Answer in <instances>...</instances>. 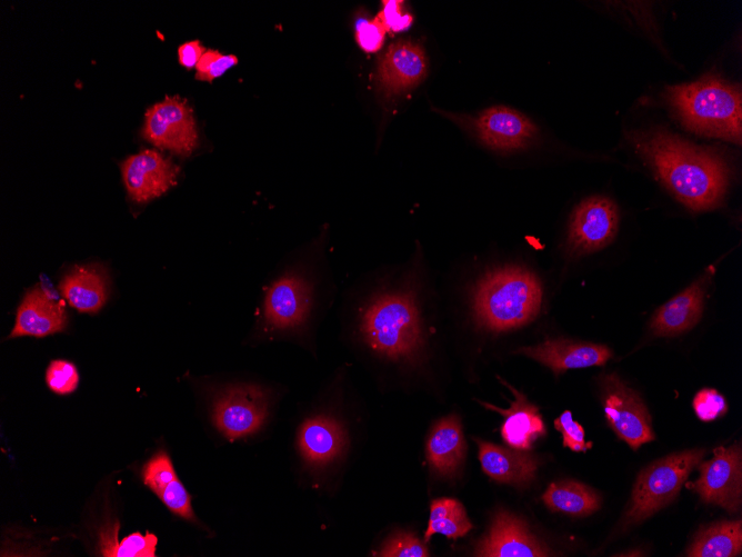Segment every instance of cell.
Wrapping results in <instances>:
<instances>
[{"mask_svg":"<svg viewBox=\"0 0 742 557\" xmlns=\"http://www.w3.org/2000/svg\"><path fill=\"white\" fill-rule=\"evenodd\" d=\"M361 286L364 295L358 311V331L363 345L384 361L417 368L427 348L421 301L431 286L428 271L414 258L375 271Z\"/></svg>","mask_w":742,"mask_h":557,"instance_id":"obj_1","label":"cell"},{"mask_svg":"<svg viewBox=\"0 0 742 557\" xmlns=\"http://www.w3.org/2000/svg\"><path fill=\"white\" fill-rule=\"evenodd\" d=\"M631 139L641 157L684 206L694 211L720 206L730 171L718 152L662 129L634 132Z\"/></svg>","mask_w":742,"mask_h":557,"instance_id":"obj_2","label":"cell"},{"mask_svg":"<svg viewBox=\"0 0 742 557\" xmlns=\"http://www.w3.org/2000/svg\"><path fill=\"white\" fill-rule=\"evenodd\" d=\"M334 288L317 251H304L273 270L263 288L261 320L271 334H297L309 324L321 297Z\"/></svg>","mask_w":742,"mask_h":557,"instance_id":"obj_3","label":"cell"},{"mask_svg":"<svg viewBox=\"0 0 742 557\" xmlns=\"http://www.w3.org/2000/svg\"><path fill=\"white\" fill-rule=\"evenodd\" d=\"M477 326L503 332L528 325L539 315L543 289L540 279L521 266H504L482 273L470 287Z\"/></svg>","mask_w":742,"mask_h":557,"instance_id":"obj_4","label":"cell"},{"mask_svg":"<svg viewBox=\"0 0 742 557\" xmlns=\"http://www.w3.org/2000/svg\"><path fill=\"white\" fill-rule=\"evenodd\" d=\"M664 95L686 129L741 145L742 98L735 86L708 74L694 82L669 86Z\"/></svg>","mask_w":742,"mask_h":557,"instance_id":"obj_5","label":"cell"},{"mask_svg":"<svg viewBox=\"0 0 742 557\" xmlns=\"http://www.w3.org/2000/svg\"><path fill=\"white\" fill-rule=\"evenodd\" d=\"M705 449H688L668 455L638 476L624 521L638 524L670 504L679 494L688 476L698 466Z\"/></svg>","mask_w":742,"mask_h":557,"instance_id":"obj_6","label":"cell"},{"mask_svg":"<svg viewBox=\"0 0 742 557\" xmlns=\"http://www.w3.org/2000/svg\"><path fill=\"white\" fill-rule=\"evenodd\" d=\"M269 408L268 390L254 384H237L220 390L212 408L219 431L230 441L258 431Z\"/></svg>","mask_w":742,"mask_h":557,"instance_id":"obj_7","label":"cell"},{"mask_svg":"<svg viewBox=\"0 0 742 557\" xmlns=\"http://www.w3.org/2000/svg\"><path fill=\"white\" fill-rule=\"evenodd\" d=\"M601 397L609 425L632 449L655 438L644 402L616 375L602 376Z\"/></svg>","mask_w":742,"mask_h":557,"instance_id":"obj_8","label":"cell"},{"mask_svg":"<svg viewBox=\"0 0 742 557\" xmlns=\"http://www.w3.org/2000/svg\"><path fill=\"white\" fill-rule=\"evenodd\" d=\"M141 136L158 148L189 156L198 145L191 107L177 96L154 103L146 111Z\"/></svg>","mask_w":742,"mask_h":557,"instance_id":"obj_9","label":"cell"},{"mask_svg":"<svg viewBox=\"0 0 742 557\" xmlns=\"http://www.w3.org/2000/svg\"><path fill=\"white\" fill-rule=\"evenodd\" d=\"M710 460L699 462L700 477L694 488L706 504H713L729 513L738 511L742 496V454L740 442L718 447Z\"/></svg>","mask_w":742,"mask_h":557,"instance_id":"obj_10","label":"cell"},{"mask_svg":"<svg viewBox=\"0 0 742 557\" xmlns=\"http://www.w3.org/2000/svg\"><path fill=\"white\" fill-rule=\"evenodd\" d=\"M618 227L619 212L614 202L602 196L589 197L571 215L568 250L574 256L600 250L613 240Z\"/></svg>","mask_w":742,"mask_h":557,"instance_id":"obj_11","label":"cell"},{"mask_svg":"<svg viewBox=\"0 0 742 557\" xmlns=\"http://www.w3.org/2000/svg\"><path fill=\"white\" fill-rule=\"evenodd\" d=\"M477 135L487 147L498 151H512L529 146L538 133L535 125L521 112L494 106L475 118L459 120Z\"/></svg>","mask_w":742,"mask_h":557,"instance_id":"obj_12","label":"cell"},{"mask_svg":"<svg viewBox=\"0 0 742 557\" xmlns=\"http://www.w3.org/2000/svg\"><path fill=\"white\" fill-rule=\"evenodd\" d=\"M129 197L136 202L150 201L177 183L179 167L156 150L144 149L121 163Z\"/></svg>","mask_w":742,"mask_h":557,"instance_id":"obj_13","label":"cell"},{"mask_svg":"<svg viewBox=\"0 0 742 557\" xmlns=\"http://www.w3.org/2000/svg\"><path fill=\"white\" fill-rule=\"evenodd\" d=\"M474 556L544 557L550 550L529 529L524 520L507 510L495 513L487 535L478 543Z\"/></svg>","mask_w":742,"mask_h":557,"instance_id":"obj_14","label":"cell"},{"mask_svg":"<svg viewBox=\"0 0 742 557\" xmlns=\"http://www.w3.org/2000/svg\"><path fill=\"white\" fill-rule=\"evenodd\" d=\"M515 352L537 360L550 368L555 376L568 369L602 366L612 356L610 348L604 345L564 338H549L535 346L522 347Z\"/></svg>","mask_w":742,"mask_h":557,"instance_id":"obj_15","label":"cell"},{"mask_svg":"<svg viewBox=\"0 0 742 557\" xmlns=\"http://www.w3.org/2000/svg\"><path fill=\"white\" fill-rule=\"evenodd\" d=\"M427 58L412 41H395L389 46L379 64V83L387 97L414 88L425 76Z\"/></svg>","mask_w":742,"mask_h":557,"instance_id":"obj_16","label":"cell"},{"mask_svg":"<svg viewBox=\"0 0 742 557\" xmlns=\"http://www.w3.org/2000/svg\"><path fill=\"white\" fill-rule=\"evenodd\" d=\"M66 326L63 302L36 286L26 294L18 307L16 324L9 337H44L62 331Z\"/></svg>","mask_w":742,"mask_h":557,"instance_id":"obj_17","label":"cell"},{"mask_svg":"<svg viewBox=\"0 0 742 557\" xmlns=\"http://www.w3.org/2000/svg\"><path fill=\"white\" fill-rule=\"evenodd\" d=\"M347 436L338 420L317 415L304 420L298 432V446L303 459L313 467H323L344 450Z\"/></svg>","mask_w":742,"mask_h":557,"instance_id":"obj_18","label":"cell"},{"mask_svg":"<svg viewBox=\"0 0 742 557\" xmlns=\"http://www.w3.org/2000/svg\"><path fill=\"white\" fill-rule=\"evenodd\" d=\"M514 395V400L509 409H501L491 404L481 402L485 408L500 412L503 417L501 435L503 440L519 450H528L541 436L545 435V427L539 408L531 404L524 394L518 391L512 385L499 377Z\"/></svg>","mask_w":742,"mask_h":557,"instance_id":"obj_19","label":"cell"},{"mask_svg":"<svg viewBox=\"0 0 742 557\" xmlns=\"http://www.w3.org/2000/svg\"><path fill=\"white\" fill-rule=\"evenodd\" d=\"M710 276L693 282L685 290L662 305L651 320L656 336H676L692 328L701 318L705 284Z\"/></svg>","mask_w":742,"mask_h":557,"instance_id":"obj_20","label":"cell"},{"mask_svg":"<svg viewBox=\"0 0 742 557\" xmlns=\"http://www.w3.org/2000/svg\"><path fill=\"white\" fill-rule=\"evenodd\" d=\"M108 275L99 263L74 266L61 279L60 291L80 312H97L108 297Z\"/></svg>","mask_w":742,"mask_h":557,"instance_id":"obj_21","label":"cell"},{"mask_svg":"<svg viewBox=\"0 0 742 557\" xmlns=\"http://www.w3.org/2000/svg\"><path fill=\"white\" fill-rule=\"evenodd\" d=\"M142 479L173 514L187 520H195L191 496L179 480L168 454H156L144 465Z\"/></svg>","mask_w":742,"mask_h":557,"instance_id":"obj_22","label":"cell"},{"mask_svg":"<svg viewBox=\"0 0 742 557\" xmlns=\"http://www.w3.org/2000/svg\"><path fill=\"white\" fill-rule=\"evenodd\" d=\"M475 441L482 469L489 477L515 486L528 485L534 478L538 460L533 456L481 439Z\"/></svg>","mask_w":742,"mask_h":557,"instance_id":"obj_23","label":"cell"},{"mask_svg":"<svg viewBox=\"0 0 742 557\" xmlns=\"http://www.w3.org/2000/svg\"><path fill=\"white\" fill-rule=\"evenodd\" d=\"M465 442L458 415L440 419L427 441V457L431 469L441 476H453L462 465Z\"/></svg>","mask_w":742,"mask_h":557,"instance_id":"obj_24","label":"cell"},{"mask_svg":"<svg viewBox=\"0 0 742 557\" xmlns=\"http://www.w3.org/2000/svg\"><path fill=\"white\" fill-rule=\"evenodd\" d=\"M742 551V521L721 520L701 528L686 550L689 557H733Z\"/></svg>","mask_w":742,"mask_h":557,"instance_id":"obj_25","label":"cell"},{"mask_svg":"<svg viewBox=\"0 0 742 557\" xmlns=\"http://www.w3.org/2000/svg\"><path fill=\"white\" fill-rule=\"evenodd\" d=\"M542 499L552 511L572 516H588L600 507L599 495L586 485L575 480L551 483Z\"/></svg>","mask_w":742,"mask_h":557,"instance_id":"obj_26","label":"cell"},{"mask_svg":"<svg viewBox=\"0 0 742 557\" xmlns=\"http://www.w3.org/2000/svg\"><path fill=\"white\" fill-rule=\"evenodd\" d=\"M471 528L472 524L460 501L451 498L435 499L431 503L424 541H428L434 534L455 539L464 536Z\"/></svg>","mask_w":742,"mask_h":557,"instance_id":"obj_27","label":"cell"},{"mask_svg":"<svg viewBox=\"0 0 742 557\" xmlns=\"http://www.w3.org/2000/svg\"><path fill=\"white\" fill-rule=\"evenodd\" d=\"M118 525L107 527L100 534L99 547L102 556L106 557H154L158 543L153 534L132 533L117 540Z\"/></svg>","mask_w":742,"mask_h":557,"instance_id":"obj_28","label":"cell"},{"mask_svg":"<svg viewBox=\"0 0 742 557\" xmlns=\"http://www.w3.org/2000/svg\"><path fill=\"white\" fill-rule=\"evenodd\" d=\"M380 557H428L427 546L413 534L399 531L390 536L378 551Z\"/></svg>","mask_w":742,"mask_h":557,"instance_id":"obj_29","label":"cell"},{"mask_svg":"<svg viewBox=\"0 0 742 557\" xmlns=\"http://www.w3.org/2000/svg\"><path fill=\"white\" fill-rule=\"evenodd\" d=\"M48 387L58 395L72 392L79 384V374L73 364L57 359L49 364L46 372Z\"/></svg>","mask_w":742,"mask_h":557,"instance_id":"obj_30","label":"cell"},{"mask_svg":"<svg viewBox=\"0 0 742 557\" xmlns=\"http://www.w3.org/2000/svg\"><path fill=\"white\" fill-rule=\"evenodd\" d=\"M238 63L234 54H223L214 49H207L195 66V79L211 82Z\"/></svg>","mask_w":742,"mask_h":557,"instance_id":"obj_31","label":"cell"},{"mask_svg":"<svg viewBox=\"0 0 742 557\" xmlns=\"http://www.w3.org/2000/svg\"><path fill=\"white\" fill-rule=\"evenodd\" d=\"M693 409L702 421H712L728 410L724 397L715 389L703 388L693 398Z\"/></svg>","mask_w":742,"mask_h":557,"instance_id":"obj_32","label":"cell"},{"mask_svg":"<svg viewBox=\"0 0 742 557\" xmlns=\"http://www.w3.org/2000/svg\"><path fill=\"white\" fill-rule=\"evenodd\" d=\"M554 427L563 436V446L573 451H585L591 444L585 442L583 427L573 420L571 411L565 410L554 420Z\"/></svg>","mask_w":742,"mask_h":557,"instance_id":"obj_33","label":"cell"},{"mask_svg":"<svg viewBox=\"0 0 742 557\" xmlns=\"http://www.w3.org/2000/svg\"><path fill=\"white\" fill-rule=\"evenodd\" d=\"M385 31L377 18L374 20H362L357 24V41L367 52L378 51L383 43Z\"/></svg>","mask_w":742,"mask_h":557,"instance_id":"obj_34","label":"cell"},{"mask_svg":"<svg viewBox=\"0 0 742 557\" xmlns=\"http://www.w3.org/2000/svg\"><path fill=\"white\" fill-rule=\"evenodd\" d=\"M377 19L382 23L387 31H403L412 23V16L403 13L402 1H383L382 10Z\"/></svg>","mask_w":742,"mask_h":557,"instance_id":"obj_35","label":"cell"},{"mask_svg":"<svg viewBox=\"0 0 742 557\" xmlns=\"http://www.w3.org/2000/svg\"><path fill=\"white\" fill-rule=\"evenodd\" d=\"M205 50L199 40L182 43L178 48L180 64L187 69L195 67Z\"/></svg>","mask_w":742,"mask_h":557,"instance_id":"obj_36","label":"cell"}]
</instances>
